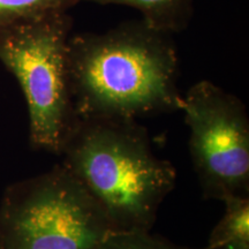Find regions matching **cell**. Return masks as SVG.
<instances>
[{"label": "cell", "mask_w": 249, "mask_h": 249, "mask_svg": "<svg viewBox=\"0 0 249 249\" xmlns=\"http://www.w3.org/2000/svg\"><path fill=\"white\" fill-rule=\"evenodd\" d=\"M67 61L77 119L136 120L181 111L176 45L171 34L144 20L71 36Z\"/></svg>", "instance_id": "1"}, {"label": "cell", "mask_w": 249, "mask_h": 249, "mask_svg": "<svg viewBox=\"0 0 249 249\" xmlns=\"http://www.w3.org/2000/svg\"><path fill=\"white\" fill-rule=\"evenodd\" d=\"M99 5H126L141 12L150 26L173 34L186 29L193 14L194 0H80Z\"/></svg>", "instance_id": "6"}, {"label": "cell", "mask_w": 249, "mask_h": 249, "mask_svg": "<svg viewBox=\"0 0 249 249\" xmlns=\"http://www.w3.org/2000/svg\"><path fill=\"white\" fill-rule=\"evenodd\" d=\"M59 155L116 232L151 231L176 185L174 166L154 154L136 120L77 119Z\"/></svg>", "instance_id": "2"}, {"label": "cell", "mask_w": 249, "mask_h": 249, "mask_svg": "<svg viewBox=\"0 0 249 249\" xmlns=\"http://www.w3.org/2000/svg\"><path fill=\"white\" fill-rule=\"evenodd\" d=\"M114 232L61 164L8 186L0 202V249H96Z\"/></svg>", "instance_id": "4"}, {"label": "cell", "mask_w": 249, "mask_h": 249, "mask_svg": "<svg viewBox=\"0 0 249 249\" xmlns=\"http://www.w3.org/2000/svg\"><path fill=\"white\" fill-rule=\"evenodd\" d=\"M201 249H249V244H229L220 246H207Z\"/></svg>", "instance_id": "10"}, {"label": "cell", "mask_w": 249, "mask_h": 249, "mask_svg": "<svg viewBox=\"0 0 249 249\" xmlns=\"http://www.w3.org/2000/svg\"><path fill=\"white\" fill-rule=\"evenodd\" d=\"M71 26L68 12H54L0 28V61L26 98L31 147L54 155L77 123L67 61Z\"/></svg>", "instance_id": "3"}, {"label": "cell", "mask_w": 249, "mask_h": 249, "mask_svg": "<svg viewBox=\"0 0 249 249\" xmlns=\"http://www.w3.org/2000/svg\"><path fill=\"white\" fill-rule=\"evenodd\" d=\"M96 249H193L178 246L161 236L147 232H114Z\"/></svg>", "instance_id": "9"}, {"label": "cell", "mask_w": 249, "mask_h": 249, "mask_svg": "<svg viewBox=\"0 0 249 249\" xmlns=\"http://www.w3.org/2000/svg\"><path fill=\"white\" fill-rule=\"evenodd\" d=\"M80 0H0V28L54 12H68Z\"/></svg>", "instance_id": "8"}, {"label": "cell", "mask_w": 249, "mask_h": 249, "mask_svg": "<svg viewBox=\"0 0 249 249\" xmlns=\"http://www.w3.org/2000/svg\"><path fill=\"white\" fill-rule=\"evenodd\" d=\"M223 202L225 213L213 227L208 246L249 244V196H232Z\"/></svg>", "instance_id": "7"}, {"label": "cell", "mask_w": 249, "mask_h": 249, "mask_svg": "<svg viewBox=\"0 0 249 249\" xmlns=\"http://www.w3.org/2000/svg\"><path fill=\"white\" fill-rule=\"evenodd\" d=\"M189 152L204 198L249 196V119L245 104L210 81L182 96Z\"/></svg>", "instance_id": "5"}]
</instances>
